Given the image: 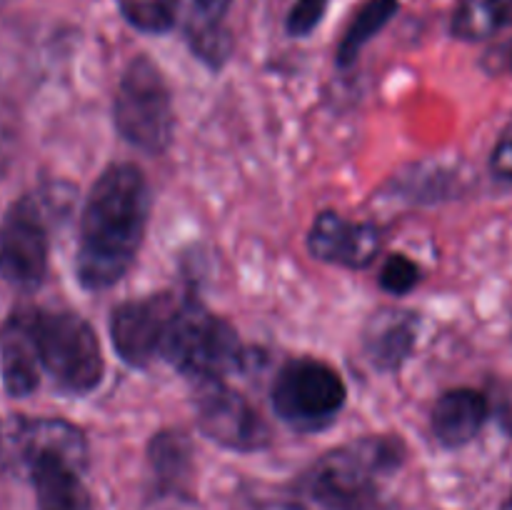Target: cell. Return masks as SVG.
<instances>
[{
	"mask_svg": "<svg viewBox=\"0 0 512 510\" xmlns=\"http://www.w3.org/2000/svg\"><path fill=\"white\" fill-rule=\"evenodd\" d=\"M150 185L135 163H113L98 175L80 215L75 275L85 290H105L128 275L150 218Z\"/></svg>",
	"mask_w": 512,
	"mask_h": 510,
	"instance_id": "6da1fadb",
	"label": "cell"
},
{
	"mask_svg": "<svg viewBox=\"0 0 512 510\" xmlns=\"http://www.w3.org/2000/svg\"><path fill=\"white\" fill-rule=\"evenodd\" d=\"M408 458L400 435H365L325 453L303 475L300 488L325 510H385L383 480Z\"/></svg>",
	"mask_w": 512,
	"mask_h": 510,
	"instance_id": "7a4b0ae2",
	"label": "cell"
},
{
	"mask_svg": "<svg viewBox=\"0 0 512 510\" xmlns=\"http://www.w3.org/2000/svg\"><path fill=\"white\" fill-rule=\"evenodd\" d=\"M28 333L40 368L55 388L68 395H88L100 385L105 358L93 325L70 310L35 308L15 315Z\"/></svg>",
	"mask_w": 512,
	"mask_h": 510,
	"instance_id": "3957f363",
	"label": "cell"
},
{
	"mask_svg": "<svg viewBox=\"0 0 512 510\" xmlns=\"http://www.w3.org/2000/svg\"><path fill=\"white\" fill-rule=\"evenodd\" d=\"M160 358L193 383H208L243 370L250 355L228 320L210 313L200 300L183 295L165 330Z\"/></svg>",
	"mask_w": 512,
	"mask_h": 510,
	"instance_id": "277c9868",
	"label": "cell"
},
{
	"mask_svg": "<svg viewBox=\"0 0 512 510\" xmlns=\"http://www.w3.org/2000/svg\"><path fill=\"white\" fill-rule=\"evenodd\" d=\"M113 123L120 138L143 153L160 155L168 150L175 128L173 95L148 55H135L120 75Z\"/></svg>",
	"mask_w": 512,
	"mask_h": 510,
	"instance_id": "5b68a950",
	"label": "cell"
},
{
	"mask_svg": "<svg viewBox=\"0 0 512 510\" xmlns=\"http://www.w3.org/2000/svg\"><path fill=\"white\" fill-rule=\"evenodd\" d=\"M270 400L283 423L298 433H315L338 420L348 388L333 365L318 358H293L275 375Z\"/></svg>",
	"mask_w": 512,
	"mask_h": 510,
	"instance_id": "8992f818",
	"label": "cell"
},
{
	"mask_svg": "<svg viewBox=\"0 0 512 510\" xmlns=\"http://www.w3.org/2000/svg\"><path fill=\"white\" fill-rule=\"evenodd\" d=\"M195 423L208 440L235 453H258L273 443V428L245 395L225 380L195 383Z\"/></svg>",
	"mask_w": 512,
	"mask_h": 510,
	"instance_id": "52a82bcc",
	"label": "cell"
},
{
	"mask_svg": "<svg viewBox=\"0 0 512 510\" xmlns=\"http://www.w3.org/2000/svg\"><path fill=\"white\" fill-rule=\"evenodd\" d=\"M50 455L88 468V440L83 430L63 418L13 415L0 423V460L5 468L28 473L35 460Z\"/></svg>",
	"mask_w": 512,
	"mask_h": 510,
	"instance_id": "ba28073f",
	"label": "cell"
},
{
	"mask_svg": "<svg viewBox=\"0 0 512 510\" xmlns=\"http://www.w3.org/2000/svg\"><path fill=\"white\" fill-rule=\"evenodd\" d=\"M48 228L38 200L25 195L0 220V278L35 288L48 270Z\"/></svg>",
	"mask_w": 512,
	"mask_h": 510,
	"instance_id": "9c48e42d",
	"label": "cell"
},
{
	"mask_svg": "<svg viewBox=\"0 0 512 510\" xmlns=\"http://www.w3.org/2000/svg\"><path fill=\"white\" fill-rule=\"evenodd\" d=\"M183 295L153 293L148 298L123 300L110 313V340L115 353L133 368H148L160 358L165 330Z\"/></svg>",
	"mask_w": 512,
	"mask_h": 510,
	"instance_id": "30bf717a",
	"label": "cell"
},
{
	"mask_svg": "<svg viewBox=\"0 0 512 510\" xmlns=\"http://www.w3.org/2000/svg\"><path fill=\"white\" fill-rule=\"evenodd\" d=\"M383 248V230L370 220H348L345 215L323 210L308 230V250L315 260L363 270L378 260Z\"/></svg>",
	"mask_w": 512,
	"mask_h": 510,
	"instance_id": "8fae6325",
	"label": "cell"
},
{
	"mask_svg": "<svg viewBox=\"0 0 512 510\" xmlns=\"http://www.w3.org/2000/svg\"><path fill=\"white\" fill-rule=\"evenodd\" d=\"M420 318L410 310L383 308L363 330V350L380 373H398L418 345Z\"/></svg>",
	"mask_w": 512,
	"mask_h": 510,
	"instance_id": "7c38bea8",
	"label": "cell"
},
{
	"mask_svg": "<svg viewBox=\"0 0 512 510\" xmlns=\"http://www.w3.org/2000/svg\"><path fill=\"white\" fill-rule=\"evenodd\" d=\"M490 398L475 388H453L440 395L430 413V428L443 448H463L488 423Z\"/></svg>",
	"mask_w": 512,
	"mask_h": 510,
	"instance_id": "4fadbf2b",
	"label": "cell"
},
{
	"mask_svg": "<svg viewBox=\"0 0 512 510\" xmlns=\"http://www.w3.org/2000/svg\"><path fill=\"white\" fill-rule=\"evenodd\" d=\"M35 488L38 510H93V498L83 483V468L63 458H40L25 473Z\"/></svg>",
	"mask_w": 512,
	"mask_h": 510,
	"instance_id": "5bb4252c",
	"label": "cell"
},
{
	"mask_svg": "<svg viewBox=\"0 0 512 510\" xmlns=\"http://www.w3.org/2000/svg\"><path fill=\"white\" fill-rule=\"evenodd\" d=\"M40 360L30 343L28 333L18 320H10V328L3 338V388L10 398H28L40 385Z\"/></svg>",
	"mask_w": 512,
	"mask_h": 510,
	"instance_id": "9a60e30c",
	"label": "cell"
},
{
	"mask_svg": "<svg viewBox=\"0 0 512 510\" xmlns=\"http://www.w3.org/2000/svg\"><path fill=\"white\" fill-rule=\"evenodd\" d=\"M148 463L160 490H180L193 473V445L180 430H160L150 438Z\"/></svg>",
	"mask_w": 512,
	"mask_h": 510,
	"instance_id": "2e32d148",
	"label": "cell"
},
{
	"mask_svg": "<svg viewBox=\"0 0 512 510\" xmlns=\"http://www.w3.org/2000/svg\"><path fill=\"white\" fill-rule=\"evenodd\" d=\"M512 28V0H460L450 20V33L460 40H488Z\"/></svg>",
	"mask_w": 512,
	"mask_h": 510,
	"instance_id": "e0dca14e",
	"label": "cell"
},
{
	"mask_svg": "<svg viewBox=\"0 0 512 510\" xmlns=\"http://www.w3.org/2000/svg\"><path fill=\"white\" fill-rule=\"evenodd\" d=\"M398 8V0H365L358 13L353 15L348 28H345L343 38H340L338 50H335V63L340 68H350L360 58L365 45L393 20Z\"/></svg>",
	"mask_w": 512,
	"mask_h": 510,
	"instance_id": "ac0fdd59",
	"label": "cell"
},
{
	"mask_svg": "<svg viewBox=\"0 0 512 510\" xmlns=\"http://www.w3.org/2000/svg\"><path fill=\"white\" fill-rule=\"evenodd\" d=\"M133 28L143 33H168L178 18V3L175 0H115Z\"/></svg>",
	"mask_w": 512,
	"mask_h": 510,
	"instance_id": "d6986e66",
	"label": "cell"
},
{
	"mask_svg": "<svg viewBox=\"0 0 512 510\" xmlns=\"http://www.w3.org/2000/svg\"><path fill=\"white\" fill-rule=\"evenodd\" d=\"M420 265L415 260H410L408 255L403 253H395L390 255L388 260L383 263L380 268V288L385 293H393V295H405L420 283Z\"/></svg>",
	"mask_w": 512,
	"mask_h": 510,
	"instance_id": "ffe728a7",
	"label": "cell"
},
{
	"mask_svg": "<svg viewBox=\"0 0 512 510\" xmlns=\"http://www.w3.org/2000/svg\"><path fill=\"white\" fill-rule=\"evenodd\" d=\"M330 0H295V5L290 8L288 15V33L295 38H305V35L313 33L315 28L323 20L325 10H328Z\"/></svg>",
	"mask_w": 512,
	"mask_h": 510,
	"instance_id": "44dd1931",
	"label": "cell"
},
{
	"mask_svg": "<svg viewBox=\"0 0 512 510\" xmlns=\"http://www.w3.org/2000/svg\"><path fill=\"white\" fill-rule=\"evenodd\" d=\"M490 173H493L500 183L512 188V123L500 133L498 143H495L493 155H490Z\"/></svg>",
	"mask_w": 512,
	"mask_h": 510,
	"instance_id": "7402d4cb",
	"label": "cell"
},
{
	"mask_svg": "<svg viewBox=\"0 0 512 510\" xmlns=\"http://www.w3.org/2000/svg\"><path fill=\"white\" fill-rule=\"evenodd\" d=\"M190 3H193V18L188 23L223 25V18L233 0H190Z\"/></svg>",
	"mask_w": 512,
	"mask_h": 510,
	"instance_id": "603a6c76",
	"label": "cell"
},
{
	"mask_svg": "<svg viewBox=\"0 0 512 510\" xmlns=\"http://www.w3.org/2000/svg\"><path fill=\"white\" fill-rule=\"evenodd\" d=\"M483 68L488 70L490 75L512 73V40H505V43L493 45L490 50H485Z\"/></svg>",
	"mask_w": 512,
	"mask_h": 510,
	"instance_id": "cb8c5ba5",
	"label": "cell"
},
{
	"mask_svg": "<svg viewBox=\"0 0 512 510\" xmlns=\"http://www.w3.org/2000/svg\"><path fill=\"white\" fill-rule=\"evenodd\" d=\"M258 510H305L303 505L288 503V500H270V503H263Z\"/></svg>",
	"mask_w": 512,
	"mask_h": 510,
	"instance_id": "d4e9b609",
	"label": "cell"
},
{
	"mask_svg": "<svg viewBox=\"0 0 512 510\" xmlns=\"http://www.w3.org/2000/svg\"><path fill=\"white\" fill-rule=\"evenodd\" d=\"M500 510H512V493L508 495V500H505V503H503V508H500Z\"/></svg>",
	"mask_w": 512,
	"mask_h": 510,
	"instance_id": "484cf974",
	"label": "cell"
}]
</instances>
